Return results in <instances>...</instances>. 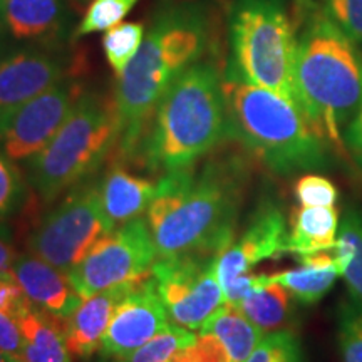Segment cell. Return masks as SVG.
<instances>
[{
  "mask_svg": "<svg viewBox=\"0 0 362 362\" xmlns=\"http://www.w3.org/2000/svg\"><path fill=\"white\" fill-rule=\"evenodd\" d=\"M248 173L235 156L165 173L148 208L158 259L218 257L235 240Z\"/></svg>",
  "mask_w": 362,
  "mask_h": 362,
  "instance_id": "6da1fadb",
  "label": "cell"
},
{
  "mask_svg": "<svg viewBox=\"0 0 362 362\" xmlns=\"http://www.w3.org/2000/svg\"><path fill=\"white\" fill-rule=\"evenodd\" d=\"M210 44V22L198 4H171L153 16L144 40L116 81L117 161L139 160L153 116L171 84L194 62L202 61Z\"/></svg>",
  "mask_w": 362,
  "mask_h": 362,
  "instance_id": "7a4b0ae2",
  "label": "cell"
},
{
  "mask_svg": "<svg viewBox=\"0 0 362 362\" xmlns=\"http://www.w3.org/2000/svg\"><path fill=\"white\" fill-rule=\"evenodd\" d=\"M226 136L223 78L214 62L198 61L158 104L139 153L153 173L194 166Z\"/></svg>",
  "mask_w": 362,
  "mask_h": 362,
  "instance_id": "3957f363",
  "label": "cell"
},
{
  "mask_svg": "<svg viewBox=\"0 0 362 362\" xmlns=\"http://www.w3.org/2000/svg\"><path fill=\"white\" fill-rule=\"evenodd\" d=\"M226 134L267 168L280 175L325 166L322 134L296 104L232 71L223 78Z\"/></svg>",
  "mask_w": 362,
  "mask_h": 362,
  "instance_id": "277c9868",
  "label": "cell"
},
{
  "mask_svg": "<svg viewBox=\"0 0 362 362\" xmlns=\"http://www.w3.org/2000/svg\"><path fill=\"white\" fill-rule=\"evenodd\" d=\"M296 93L314 128L346 151L342 128L362 104V59L356 44L327 16H314L297 44Z\"/></svg>",
  "mask_w": 362,
  "mask_h": 362,
  "instance_id": "5b68a950",
  "label": "cell"
},
{
  "mask_svg": "<svg viewBox=\"0 0 362 362\" xmlns=\"http://www.w3.org/2000/svg\"><path fill=\"white\" fill-rule=\"evenodd\" d=\"M116 146L115 99L84 90L54 138L25 161L27 181L51 203L101 168Z\"/></svg>",
  "mask_w": 362,
  "mask_h": 362,
  "instance_id": "8992f818",
  "label": "cell"
},
{
  "mask_svg": "<svg viewBox=\"0 0 362 362\" xmlns=\"http://www.w3.org/2000/svg\"><path fill=\"white\" fill-rule=\"evenodd\" d=\"M230 42L233 61L228 71L298 106V40L284 0H235L230 12Z\"/></svg>",
  "mask_w": 362,
  "mask_h": 362,
  "instance_id": "52a82bcc",
  "label": "cell"
},
{
  "mask_svg": "<svg viewBox=\"0 0 362 362\" xmlns=\"http://www.w3.org/2000/svg\"><path fill=\"white\" fill-rule=\"evenodd\" d=\"M112 230L101 189L86 181L39 221L27 240V250L67 274Z\"/></svg>",
  "mask_w": 362,
  "mask_h": 362,
  "instance_id": "ba28073f",
  "label": "cell"
},
{
  "mask_svg": "<svg viewBox=\"0 0 362 362\" xmlns=\"http://www.w3.org/2000/svg\"><path fill=\"white\" fill-rule=\"evenodd\" d=\"M158 259L146 220L134 218L103 237L88 255L67 272L72 287L83 298L151 275Z\"/></svg>",
  "mask_w": 362,
  "mask_h": 362,
  "instance_id": "9c48e42d",
  "label": "cell"
},
{
  "mask_svg": "<svg viewBox=\"0 0 362 362\" xmlns=\"http://www.w3.org/2000/svg\"><path fill=\"white\" fill-rule=\"evenodd\" d=\"M170 324L198 332L226 304L216 257L178 255L156 259L151 269Z\"/></svg>",
  "mask_w": 362,
  "mask_h": 362,
  "instance_id": "30bf717a",
  "label": "cell"
},
{
  "mask_svg": "<svg viewBox=\"0 0 362 362\" xmlns=\"http://www.w3.org/2000/svg\"><path fill=\"white\" fill-rule=\"evenodd\" d=\"M84 88L74 76H67L37 98L0 116V151L12 161H27L54 138Z\"/></svg>",
  "mask_w": 362,
  "mask_h": 362,
  "instance_id": "8fae6325",
  "label": "cell"
},
{
  "mask_svg": "<svg viewBox=\"0 0 362 362\" xmlns=\"http://www.w3.org/2000/svg\"><path fill=\"white\" fill-rule=\"evenodd\" d=\"M170 325L155 279L149 275L138 280L116 307L99 351L106 357L121 359L151 341Z\"/></svg>",
  "mask_w": 362,
  "mask_h": 362,
  "instance_id": "7c38bea8",
  "label": "cell"
},
{
  "mask_svg": "<svg viewBox=\"0 0 362 362\" xmlns=\"http://www.w3.org/2000/svg\"><path fill=\"white\" fill-rule=\"evenodd\" d=\"M288 230L280 208L265 202L252 215L247 228L216 257V275L221 288L232 285L242 275L267 259L287 253Z\"/></svg>",
  "mask_w": 362,
  "mask_h": 362,
  "instance_id": "4fadbf2b",
  "label": "cell"
},
{
  "mask_svg": "<svg viewBox=\"0 0 362 362\" xmlns=\"http://www.w3.org/2000/svg\"><path fill=\"white\" fill-rule=\"evenodd\" d=\"M67 76L69 67L61 54L39 47L0 54V116L37 98Z\"/></svg>",
  "mask_w": 362,
  "mask_h": 362,
  "instance_id": "5bb4252c",
  "label": "cell"
},
{
  "mask_svg": "<svg viewBox=\"0 0 362 362\" xmlns=\"http://www.w3.org/2000/svg\"><path fill=\"white\" fill-rule=\"evenodd\" d=\"M8 272L21 285L30 304L64 322L83 304L84 298L72 287L66 272L47 264L34 253L17 255Z\"/></svg>",
  "mask_w": 362,
  "mask_h": 362,
  "instance_id": "9a60e30c",
  "label": "cell"
},
{
  "mask_svg": "<svg viewBox=\"0 0 362 362\" xmlns=\"http://www.w3.org/2000/svg\"><path fill=\"white\" fill-rule=\"evenodd\" d=\"M136 282L138 280L116 285L84 298L79 309L66 320V342L71 356L86 359L101 349L103 337L116 307L128 296Z\"/></svg>",
  "mask_w": 362,
  "mask_h": 362,
  "instance_id": "2e32d148",
  "label": "cell"
},
{
  "mask_svg": "<svg viewBox=\"0 0 362 362\" xmlns=\"http://www.w3.org/2000/svg\"><path fill=\"white\" fill-rule=\"evenodd\" d=\"M107 220L117 228L148 211L158 193V181L131 175L123 163H112L99 185Z\"/></svg>",
  "mask_w": 362,
  "mask_h": 362,
  "instance_id": "e0dca14e",
  "label": "cell"
},
{
  "mask_svg": "<svg viewBox=\"0 0 362 362\" xmlns=\"http://www.w3.org/2000/svg\"><path fill=\"white\" fill-rule=\"evenodd\" d=\"M0 24L17 40H49L64 29L66 0H0Z\"/></svg>",
  "mask_w": 362,
  "mask_h": 362,
  "instance_id": "ac0fdd59",
  "label": "cell"
},
{
  "mask_svg": "<svg viewBox=\"0 0 362 362\" xmlns=\"http://www.w3.org/2000/svg\"><path fill=\"white\" fill-rule=\"evenodd\" d=\"M298 264L297 269L260 275L262 285H284L300 304L310 305L319 302L332 288L334 282L342 277L336 255H329L327 252L298 257Z\"/></svg>",
  "mask_w": 362,
  "mask_h": 362,
  "instance_id": "d6986e66",
  "label": "cell"
},
{
  "mask_svg": "<svg viewBox=\"0 0 362 362\" xmlns=\"http://www.w3.org/2000/svg\"><path fill=\"white\" fill-rule=\"evenodd\" d=\"M22 362H71L66 322L29 304L19 315Z\"/></svg>",
  "mask_w": 362,
  "mask_h": 362,
  "instance_id": "ffe728a7",
  "label": "cell"
},
{
  "mask_svg": "<svg viewBox=\"0 0 362 362\" xmlns=\"http://www.w3.org/2000/svg\"><path fill=\"white\" fill-rule=\"evenodd\" d=\"M339 211L336 206H300L292 211L287 253L314 255L336 248Z\"/></svg>",
  "mask_w": 362,
  "mask_h": 362,
  "instance_id": "44dd1931",
  "label": "cell"
},
{
  "mask_svg": "<svg viewBox=\"0 0 362 362\" xmlns=\"http://www.w3.org/2000/svg\"><path fill=\"white\" fill-rule=\"evenodd\" d=\"M262 332L282 330L291 322L292 293L279 284H269L235 304Z\"/></svg>",
  "mask_w": 362,
  "mask_h": 362,
  "instance_id": "7402d4cb",
  "label": "cell"
},
{
  "mask_svg": "<svg viewBox=\"0 0 362 362\" xmlns=\"http://www.w3.org/2000/svg\"><path fill=\"white\" fill-rule=\"evenodd\" d=\"M339 238L347 243L351 260L344 270L352 300L362 310V211L357 206H351L346 211L339 225Z\"/></svg>",
  "mask_w": 362,
  "mask_h": 362,
  "instance_id": "603a6c76",
  "label": "cell"
},
{
  "mask_svg": "<svg viewBox=\"0 0 362 362\" xmlns=\"http://www.w3.org/2000/svg\"><path fill=\"white\" fill-rule=\"evenodd\" d=\"M146 27L141 22H121L106 30L103 37V49L116 78L123 74L141 47Z\"/></svg>",
  "mask_w": 362,
  "mask_h": 362,
  "instance_id": "cb8c5ba5",
  "label": "cell"
},
{
  "mask_svg": "<svg viewBox=\"0 0 362 362\" xmlns=\"http://www.w3.org/2000/svg\"><path fill=\"white\" fill-rule=\"evenodd\" d=\"M194 336L197 332L170 325L131 354L117 359V362H173L175 356L192 344Z\"/></svg>",
  "mask_w": 362,
  "mask_h": 362,
  "instance_id": "d4e9b609",
  "label": "cell"
},
{
  "mask_svg": "<svg viewBox=\"0 0 362 362\" xmlns=\"http://www.w3.org/2000/svg\"><path fill=\"white\" fill-rule=\"evenodd\" d=\"M139 0H90L83 21L76 29V37L112 29L133 11Z\"/></svg>",
  "mask_w": 362,
  "mask_h": 362,
  "instance_id": "484cf974",
  "label": "cell"
},
{
  "mask_svg": "<svg viewBox=\"0 0 362 362\" xmlns=\"http://www.w3.org/2000/svg\"><path fill=\"white\" fill-rule=\"evenodd\" d=\"M245 362H304V354L296 334L282 329L264 334Z\"/></svg>",
  "mask_w": 362,
  "mask_h": 362,
  "instance_id": "4316f807",
  "label": "cell"
},
{
  "mask_svg": "<svg viewBox=\"0 0 362 362\" xmlns=\"http://www.w3.org/2000/svg\"><path fill=\"white\" fill-rule=\"evenodd\" d=\"M25 194V181L16 161L0 151V220L16 214L24 205Z\"/></svg>",
  "mask_w": 362,
  "mask_h": 362,
  "instance_id": "83f0119b",
  "label": "cell"
},
{
  "mask_svg": "<svg viewBox=\"0 0 362 362\" xmlns=\"http://www.w3.org/2000/svg\"><path fill=\"white\" fill-rule=\"evenodd\" d=\"M293 192L300 206H336L339 198L336 185L325 176L314 173L300 176Z\"/></svg>",
  "mask_w": 362,
  "mask_h": 362,
  "instance_id": "f1b7e54d",
  "label": "cell"
},
{
  "mask_svg": "<svg viewBox=\"0 0 362 362\" xmlns=\"http://www.w3.org/2000/svg\"><path fill=\"white\" fill-rule=\"evenodd\" d=\"M342 362H362V310L357 305H344L339 327Z\"/></svg>",
  "mask_w": 362,
  "mask_h": 362,
  "instance_id": "f546056e",
  "label": "cell"
},
{
  "mask_svg": "<svg viewBox=\"0 0 362 362\" xmlns=\"http://www.w3.org/2000/svg\"><path fill=\"white\" fill-rule=\"evenodd\" d=\"M173 362H232L225 346L215 334L200 329L193 342L175 356Z\"/></svg>",
  "mask_w": 362,
  "mask_h": 362,
  "instance_id": "4dcf8cb0",
  "label": "cell"
},
{
  "mask_svg": "<svg viewBox=\"0 0 362 362\" xmlns=\"http://www.w3.org/2000/svg\"><path fill=\"white\" fill-rule=\"evenodd\" d=\"M325 16L356 45L362 44V0H327Z\"/></svg>",
  "mask_w": 362,
  "mask_h": 362,
  "instance_id": "1f68e13d",
  "label": "cell"
},
{
  "mask_svg": "<svg viewBox=\"0 0 362 362\" xmlns=\"http://www.w3.org/2000/svg\"><path fill=\"white\" fill-rule=\"evenodd\" d=\"M29 304L30 300L25 297L24 291L12 277L11 272L0 274V312L16 315L19 319V315Z\"/></svg>",
  "mask_w": 362,
  "mask_h": 362,
  "instance_id": "d6a6232c",
  "label": "cell"
},
{
  "mask_svg": "<svg viewBox=\"0 0 362 362\" xmlns=\"http://www.w3.org/2000/svg\"><path fill=\"white\" fill-rule=\"evenodd\" d=\"M0 349L16 362H22V332L16 315L0 312Z\"/></svg>",
  "mask_w": 362,
  "mask_h": 362,
  "instance_id": "836d02e7",
  "label": "cell"
},
{
  "mask_svg": "<svg viewBox=\"0 0 362 362\" xmlns=\"http://www.w3.org/2000/svg\"><path fill=\"white\" fill-rule=\"evenodd\" d=\"M17 259L16 245L11 228L6 223H0V274L11 270V267Z\"/></svg>",
  "mask_w": 362,
  "mask_h": 362,
  "instance_id": "e575fe53",
  "label": "cell"
},
{
  "mask_svg": "<svg viewBox=\"0 0 362 362\" xmlns=\"http://www.w3.org/2000/svg\"><path fill=\"white\" fill-rule=\"evenodd\" d=\"M346 141L357 163L362 166V104L356 116L352 117L349 128H347Z\"/></svg>",
  "mask_w": 362,
  "mask_h": 362,
  "instance_id": "d590c367",
  "label": "cell"
},
{
  "mask_svg": "<svg viewBox=\"0 0 362 362\" xmlns=\"http://www.w3.org/2000/svg\"><path fill=\"white\" fill-rule=\"evenodd\" d=\"M296 6L298 16H304V12H307L312 7V0H296Z\"/></svg>",
  "mask_w": 362,
  "mask_h": 362,
  "instance_id": "8d00e7d4",
  "label": "cell"
},
{
  "mask_svg": "<svg viewBox=\"0 0 362 362\" xmlns=\"http://www.w3.org/2000/svg\"><path fill=\"white\" fill-rule=\"evenodd\" d=\"M0 362H16V361H13L12 357H8L6 352L0 349Z\"/></svg>",
  "mask_w": 362,
  "mask_h": 362,
  "instance_id": "74e56055",
  "label": "cell"
},
{
  "mask_svg": "<svg viewBox=\"0 0 362 362\" xmlns=\"http://www.w3.org/2000/svg\"><path fill=\"white\" fill-rule=\"evenodd\" d=\"M79 2H88V0H79Z\"/></svg>",
  "mask_w": 362,
  "mask_h": 362,
  "instance_id": "f35d334b",
  "label": "cell"
}]
</instances>
